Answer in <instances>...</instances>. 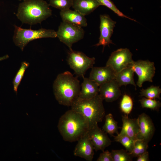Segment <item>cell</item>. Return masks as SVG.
<instances>
[{
    "label": "cell",
    "mask_w": 161,
    "mask_h": 161,
    "mask_svg": "<svg viewBox=\"0 0 161 161\" xmlns=\"http://www.w3.org/2000/svg\"><path fill=\"white\" fill-rule=\"evenodd\" d=\"M89 126L86 118L81 113L71 109L60 117L58 127L64 140L72 142L78 141L86 134Z\"/></svg>",
    "instance_id": "cell-1"
},
{
    "label": "cell",
    "mask_w": 161,
    "mask_h": 161,
    "mask_svg": "<svg viewBox=\"0 0 161 161\" xmlns=\"http://www.w3.org/2000/svg\"><path fill=\"white\" fill-rule=\"evenodd\" d=\"M54 93L61 105L71 106L78 97L80 90V81L70 72L59 74L53 84Z\"/></svg>",
    "instance_id": "cell-2"
},
{
    "label": "cell",
    "mask_w": 161,
    "mask_h": 161,
    "mask_svg": "<svg viewBox=\"0 0 161 161\" xmlns=\"http://www.w3.org/2000/svg\"><path fill=\"white\" fill-rule=\"evenodd\" d=\"M49 4L44 0H25L18 6L16 16L23 23H40L52 14Z\"/></svg>",
    "instance_id": "cell-3"
},
{
    "label": "cell",
    "mask_w": 161,
    "mask_h": 161,
    "mask_svg": "<svg viewBox=\"0 0 161 161\" xmlns=\"http://www.w3.org/2000/svg\"><path fill=\"white\" fill-rule=\"evenodd\" d=\"M103 100L99 94L89 99L78 97L72 105L71 109L81 113L86 118L90 126L101 122L105 116Z\"/></svg>",
    "instance_id": "cell-4"
},
{
    "label": "cell",
    "mask_w": 161,
    "mask_h": 161,
    "mask_svg": "<svg viewBox=\"0 0 161 161\" xmlns=\"http://www.w3.org/2000/svg\"><path fill=\"white\" fill-rule=\"evenodd\" d=\"M13 40L15 45L23 51L30 41L38 39L57 37L56 32L53 30L41 28L38 30L26 29L15 25Z\"/></svg>",
    "instance_id": "cell-5"
},
{
    "label": "cell",
    "mask_w": 161,
    "mask_h": 161,
    "mask_svg": "<svg viewBox=\"0 0 161 161\" xmlns=\"http://www.w3.org/2000/svg\"><path fill=\"white\" fill-rule=\"evenodd\" d=\"M56 32L57 37L71 50L72 45L83 38L85 32L82 27L62 21Z\"/></svg>",
    "instance_id": "cell-6"
},
{
    "label": "cell",
    "mask_w": 161,
    "mask_h": 161,
    "mask_svg": "<svg viewBox=\"0 0 161 161\" xmlns=\"http://www.w3.org/2000/svg\"><path fill=\"white\" fill-rule=\"evenodd\" d=\"M67 62L70 67L76 75L83 77L87 70L93 67L95 63V58H90L83 52L74 51L69 52Z\"/></svg>",
    "instance_id": "cell-7"
},
{
    "label": "cell",
    "mask_w": 161,
    "mask_h": 161,
    "mask_svg": "<svg viewBox=\"0 0 161 161\" xmlns=\"http://www.w3.org/2000/svg\"><path fill=\"white\" fill-rule=\"evenodd\" d=\"M132 54L128 49L120 48L112 52L106 64L115 74L131 66L134 61Z\"/></svg>",
    "instance_id": "cell-8"
},
{
    "label": "cell",
    "mask_w": 161,
    "mask_h": 161,
    "mask_svg": "<svg viewBox=\"0 0 161 161\" xmlns=\"http://www.w3.org/2000/svg\"><path fill=\"white\" fill-rule=\"evenodd\" d=\"M131 66L138 76L137 85L139 87H141L145 81L153 82L156 70L154 62L148 60L134 61Z\"/></svg>",
    "instance_id": "cell-9"
},
{
    "label": "cell",
    "mask_w": 161,
    "mask_h": 161,
    "mask_svg": "<svg viewBox=\"0 0 161 161\" xmlns=\"http://www.w3.org/2000/svg\"><path fill=\"white\" fill-rule=\"evenodd\" d=\"M87 134L96 151H103L111 144V140L107 133L99 127L98 123L89 126Z\"/></svg>",
    "instance_id": "cell-10"
},
{
    "label": "cell",
    "mask_w": 161,
    "mask_h": 161,
    "mask_svg": "<svg viewBox=\"0 0 161 161\" xmlns=\"http://www.w3.org/2000/svg\"><path fill=\"white\" fill-rule=\"evenodd\" d=\"M100 35L99 41L94 46L102 45L103 50L106 46L108 45L109 47L110 44H113L111 38L116 22L113 20L109 15L106 14L100 15Z\"/></svg>",
    "instance_id": "cell-11"
},
{
    "label": "cell",
    "mask_w": 161,
    "mask_h": 161,
    "mask_svg": "<svg viewBox=\"0 0 161 161\" xmlns=\"http://www.w3.org/2000/svg\"><path fill=\"white\" fill-rule=\"evenodd\" d=\"M137 119L139 131L137 140H142L148 143L152 138L155 131L153 122L150 117L144 113L140 114Z\"/></svg>",
    "instance_id": "cell-12"
},
{
    "label": "cell",
    "mask_w": 161,
    "mask_h": 161,
    "mask_svg": "<svg viewBox=\"0 0 161 161\" xmlns=\"http://www.w3.org/2000/svg\"><path fill=\"white\" fill-rule=\"evenodd\" d=\"M78 141L73 152L74 155L83 158L87 161H92L94 154V149L87 133Z\"/></svg>",
    "instance_id": "cell-13"
},
{
    "label": "cell",
    "mask_w": 161,
    "mask_h": 161,
    "mask_svg": "<svg viewBox=\"0 0 161 161\" xmlns=\"http://www.w3.org/2000/svg\"><path fill=\"white\" fill-rule=\"evenodd\" d=\"M120 87L114 79H113L99 86V95L103 100L112 102L121 95Z\"/></svg>",
    "instance_id": "cell-14"
},
{
    "label": "cell",
    "mask_w": 161,
    "mask_h": 161,
    "mask_svg": "<svg viewBox=\"0 0 161 161\" xmlns=\"http://www.w3.org/2000/svg\"><path fill=\"white\" fill-rule=\"evenodd\" d=\"M115 73L108 66L92 67L89 78L99 86L114 79Z\"/></svg>",
    "instance_id": "cell-15"
},
{
    "label": "cell",
    "mask_w": 161,
    "mask_h": 161,
    "mask_svg": "<svg viewBox=\"0 0 161 161\" xmlns=\"http://www.w3.org/2000/svg\"><path fill=\"white\" fill-rule=\"evenodd\" d=\"M60 14L62 21L83 27L87 26L85 16L75 10L69 9L61 10Z\"/></svg>",
    "instance_id": "cell-16"
},
{
    "label": "cell",
    "mask_w": 161,
    "mask_h": 161,
    "mask_svg": "<svg viewBox=\"0 0 161 161\" xmlns=\"http://www.w3.org/2000/svg\"><path fill=\"white\" fill-rule=\"evenodd\" d=\"M78 98L81 99H89L93 98L99 94V85L89 78L83 77Z\"/></svg>",
    "instance_id": "cell-17"
},
{
    "label": "cell",
    "mask_w": 161,
    "mask_h": 161,
    "mask_svg": "<svg viewBox=\"0 0 161 161\" xmlns=\"http://www.w3.org/2000/svg\"><path fill=\"white\" fill-rule=\"evenodd\" d=\"M123 122L121 130L119 133L126 134L134 140L139 131V126L137 119H131L126 115L122 116Z\"/></svg>",
    "instance_id": "cell-18"
},
{
    "label": "cell",
    "mask_w": 161,
    "mask_h": 161,
    "mask_svg": "<svg viewBox=\"0 0 161 161\" xmlns=\"http://www.w3.org/2000/svg\"><path fill=\"white\" fill-rule=\"evenodd\" d=\"M100 6L96 0H72V5L75 10L84 16L90 14Z\"/></svg>",
    "instance_id": "cell-19"
},
{
    "label": "cell",
    "mask_w": 161,
    "mask_h": 161,
    "mask_svg": "<svg viewBox=\"0 0 161 161\" xmlns=\"http://www.w3.org/2000/svg\"><path fill=\"white\" fill-rule=\"evenodd\" d=\"M134 73L132 67L129 66L115 74L114 79L120 87L131 84L136 87L134 78Z\"/></svg>",
    "instance_id": "cell-20"
},
{
    "label": "cell",
    "mask_w": 161,
    "mask_h": 161,
    "mask_svg": "<svg viewBox=\"0 0 161 161\" xmlns=\"http://www.w3.org/2000/svg\"><path fill=\"white\" fill-rule=\"evenodd\" d=\"M105 123L102 130L112 136H113L115 133L117 134H118V129L120 128L118 126L117 123L114 118L112 114L109 113L105 115Z\"/></svg>",
    "instance_id": "cell-21"
},
{
    "label": "cell",
    "mask_w": 161,
    "mask_h": 161,
    "mask_svg": "<svg viewBox=\"0 0 161 161\" xmlns=\"http://www.w3.org/2000/svg\"><path fill=\"white\" fill-rule=\"evenodd\" d=\"M114 141L120 143L129 153L132 151L136 140L126 134L120 133L114 136Z\"/></svg>",
    "instance_id": "cell-22"
},
{
    "label": "cell",
    "mask_w": 161,
    "mask_h": 161,
    "mask_svg": "<svg viewBox=\"0 0 161 161\" xmlns=\"http://www.w3.org/2000/svg\"><path fill=\"white\" fill-rule=\"evenodd\" d=\"M140 93L141 97L151 99H160L161 89L159 86L152 85L146 89H142Z\"/></svg>",
    "instance_id": "cell-23"
},
{
    "label": "cell",
    "mask_w": 161,
    "mask_h": 161,
    "mask_svg": "<svg viewBox=\"0 0 161 161\" xmlns=\"http://www.w3.org/2000/svg\"><path fill=\"white\" fill-rule=\"evenodd\" d=\"M148 142L142 140H136L134 148L130 153L133 157H137L147 151Z\"/></svg>",
    "instance_id": "cell-24"
},
{
    "label": "cell",
    "mask_w": 161,
    "mask_h": 161,
    "mask_svg": "<svg viewBox=\"0 0 161 161\" xmlns=\"http://www.w3.org/2000/svg\"><path fill=\"white\" fill-rule=\"evenodd\" d=\"M113 161H131L133 157L130 153L123 149L112 150L111 152Z\"/></svg>",
    "instance_id": "cell-25"
},
{
    "label": "cell",
    "mask_w": 161,
    "mask_h": 161,
    "mask_svg": "<svg viewBox=\"0 0 161 161\" xmlns=\"http://www.w3.org/2000/svg\"><path fill=\"white\" fill-rule=\"evenodd\" d=\"M29 66V63L26 61L22 62L21 66L17 72L13 80V84L14 91L17 92L18 86L21 83L26 69Z\"/></svg>",
    "instance_id": "cell-26"
},
{
    "label": "cell",
    "mask_w": 161,
    "mask_h": 161,
    "mask_svg": "<svg viewBox=\"0 0 161 161\" xmlns=\"http://www.w3.org/2000/svg\"><path fill=\"white\" fill-rule=\"evenodd\" d=\"M133 105V100L129 95H123L120 104V108L123 112L128 116L131 111Z\"/></svg>",
    "instance_id": "cell-27"
},
{
    "label": "cell",
    "mask_w": 161,
    "mask_h": 161,
    "mask_svg": "<svg viewBox=\"0 0 161 161\" xmlns=\"http://www.w3.org/2000/svg\"><path fill=\"white\" fill-rule=\"evenodd\" d=\"M139 101L143 108H148L158 111L161 106L160 102L155 99L143 97Z\"/></svg>",
    "instance_id": "cell-28"
},
{
    "label": "cell",
    "mask_w": 161,
    "mask_h": 161,
    "mask_svg": "<svg viewBox=\"0 0 161 161\" xmlns=\"http://www.w3.org/2000/svg\"><path fill=\"white\" fill-rule=\"evenodd\" d=\"M101 5L105 6L109 8L118 16L129 18L131 20L136 21L134 19L131 18L126 15H124L122 12L120 11L117 7L116 6L111 0H96Z\"/></svg>",
    "instance_id": "cell-29"
},
{
    "label": "cell",
    "mask_w": 161,
    "mask_h": 161,
    "mask_svg": "<svg viewBox=\"0 0 161 161\" xmlns=\"http://www.w3.org/2000/svg\"><path fill=\"white\" fill-rule=\"evenodd\" d=\"M72 0H49V5L61 10L70 9Z\"/></svg>",
    "instance_id": "cell-30"
},
{
    "label": "cell",
    "mask_w": 161,
    "mask_h": 161,
    "mask_svg": "<svg viewBox=\"0 0 161 161\" xmlns=\"http://www.w3.org/2000/svg\"><path fill=\"white\" fill-rule=\"evenodd\" d=\"M97 161H113L111 152L108 150L103 151L97 160Z\"/></svg>",
    "instance_id": "cell-31"
},
{
    "label": "cell",
    "mask_w": 161,
    "mask_h": 161,
    "mask_svg": "<svg viewBox=\"0 0 161 161\" xmlns=\"http://www.w3.org/2000/svg\"><path fill=\"white\" fill-rule=\"evenodd\" d=\"M137 161H148L149 160L148 152L147 151L137 157Z\"/></svg>",
    "instance_id": "cell-32"
},
{
    "label": "cell",
    "mask_w": 161,
    "mask_h": 161,
    "mask_svg": "<svg viewBox=\"0 0 161 161\" xmlns=\"http://www.w3.org/2000/svg\"><path fill=\"white\" fill-rule=\"evenodd\" d=\"M9 57V56L7 55H6L2 57H0V61L7 59Z\"/></svg>",
    "instance_id": "cell-33"
},
{
    "label": "cell",
    "mask_w": 161,
    "mask_h": 161,
    "mask_svg": "<svg viewBox=\"0 0 161 161\" xmlns=\"http://www.w3.org/2000/svg\"></svg>",
    "instance_id": "cell-34"
}]
</instances>
